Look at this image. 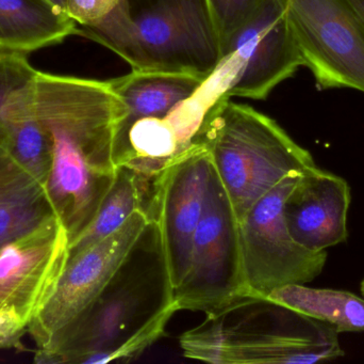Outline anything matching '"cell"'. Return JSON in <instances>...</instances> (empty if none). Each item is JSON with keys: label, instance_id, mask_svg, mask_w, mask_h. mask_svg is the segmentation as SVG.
<instances>
[{"label": "cell", "instance_id": "6da1fadb", "mask_svg": "<svg viewBox=\"0 0 364 364\" xmlns=\"http://www.w3.org/2000/svg\"><path fill=\"white\" fill-rule=\"evenodd\" d=\"M36 115L53 145L47 192L72 243L93 222L114 181L121 100L109 80L38 71Z\"/></svg>", "mask_w": 364, "mask_h": 364}, {"label": "cell", "instance_id": "7a4b0ae2", "mask_svg": "<svg viewBox=\"0 0 364 364\" xmlns=\"http://www.w3.org/2000/svg\"><path fill=\"white\" fill-rule=\"evenodd\" d=\"M177 310L159 227L149 222L114 277L55 345L34 363L102 364L138 358Z\"/></svg>", "mask_w": 364, "mask_h": 364}, {"label": "cell", "instance_id": "3957f363", "mask_svg": "<svg viewBox=\"0 0 364 364\" xmlns=\"http://www.w3.org/2000/svg\"><path fill=\"white\" fill-rule=\"evenodd\" d=\"M179 346L186 358L214 364H312L344 355L333 327L252 295L205 313Z\"/></svg>", "mask_w": 364, "mask_h": 364}, {"label": "cell", "instance_id": "277c9868", "mask_svg": "<svg viewBox=\"0 0 364 364\" xmlns=\"http://www.w3.org/2000/svg\"><path fill=\"white\" fill-rule=\"evenodd\" d=\"M78 29L134 71L208 79L224 58L208 0H119L102 21Z\"/></svg>", "mask_w": 364, "mask_h": 364}, {"label": "cell", "instance_id": "5b68a950", "mask_svg": "<svg viewBox=\"0 0 364 364\" xmlns=\"http://www.w3.org/2000/svg\"><path fill=\"white\" fill-rule=\"evenodd\" d=\"M207 149L239 222L284 177L318 167L275 120L230 98L212 113Z\"/></svg>", "mask_w": 364, "mask_h": 364}, {"label": "cell", "instance_id": "8992f818", "mask_svg": "<svg viewBox=\"0 0 364 364\" xmlns=\"http://www.w3.org/2000/svg\"><path fill=\"white\" fill-rule=\"evenodd\" d=\"M247 295L239 219L211 164L190 266L174 290L175 305L178 311L209 313Z\"/></svg>", "mask_w": 364, "mask_h": 364}, {"label": "cell", "instance_id": "52a82bcc", "mask_svg": "<svg viewBox=\"0 0 364 364\" xmlns=\"http://www.w3.org/2000/svg\"><path fill=\"white\" fill-rule=\"evenodd\" d=\"M299 175L284 177L239 222L244 274L252 296L267 297L289 284H309L326 264V251L299 245L284 220V201Z\"/></svg>", "mask_w": 364, "mask_h": 364}, {"label": "cell", "instance_id": "ba28073f", "mask_svg": "<svg viewBox=\"0 0 364 364\" xmlns=\"http://www.w3.org/2000/svg\"><path fill=\"white\" fill-rule=\"evenodd\" d=\"M153 219L136 212L119 230L70 256L53 296L28 326L36 353L50 350L95 301Z\"/></svg>", "mask_w": 364, "mask_h": 364}, {"label": "cell", "instance_id": "9c48e42d", "mask_svg": "<svg viewBox=\"0 0 364 364\" xmlns=\"http://www.w3.org/2000/svg\"><path fill=\"white\" fill-rule=\"evenodd\" d=\"M228 98L264 100L304 66L282 0H262L254 14L223 45Z\"/></svg>", "mask_w": 364, "mask_h": 364}, {"label": "cell", "instance_id": "30bf717a", "mask_svg": "<svg viewBox=\"0 0 364 364\" xmlns=\"http://www.w3.org/2000/svg\"><path fill=\"white\" fill-rule=\"evenodd\" d=\"M318 89L364 93V36L342 0H282Z\"/></svg>", "mask_w": 364, "mask_h": 364}, {"label": "cell", "instance_id": "8fae6325", "mask_svg": "<svg viewBox=\"0 0 364 364\" xmlns=\"http://www.w3.org/2000/svg\"><path fill=\"white\" fill-rule=\"evenodd\" d=\"M70 256V237L59 216L0 247V310L29 326L48 303Z\"/></svg>", "mask_w": 364, "mask_h": 364}, {"label": "cell", "instance_id": "7c38bea8", "mask_svg": "<svg viewBox=\"0 0 364 364\" xmlns=\"http://www.w3.org/2000/svg\"><path fill=\"white\" fill-rule=\"evenodd\" d=\"M211 164L209 151L198 150L166 169L160 180L155 220L174 290L190 266Z\"/></svg>", "mask_w": 364, "mask_h": 364}, {"label": "cell", "instance_id": "4fadbf2b", "mask_svg": "<svg viewBox=\"0 0 364 364\" xmlns=\"http://www.w3.org/2000/svg\"><path fill=\"white\" fill-rule=\"evenodd\" d=\"M350 205L346 180L316 167L299 175L284 204L291 236L311 250L326 251L346 241Z\"/></svg>", "mask_w": 364, "mask_h": 364}, {"label": "cell", "instance_id": "5bb4252c", "mask_svg": "<svg viewBox=\"0 0 364 364\" xmlns=\"http://www.w3.org/2000/svg\"><path fill=\"white\" fill-rule=\"evenodd\" d=\"M53 215L46 186L14 157L0 130V247Z\"/></svg>", "mask_w": 364, "mask_h": 364}, {"label": "cell", "instance_id": "9a60e30c", "mask_svg": "<svg viewBox=\"0 0 364 364\" xmlns=\"http://www.w3.org/2000/svg\"><path fill=\"white\" fill-rule=\"evenodd\" d=\"M77 34L76 23L48 0H0V51L29 55Z\"/></svg>", "mask_w": 364, "mask_h": 364}, {"label": "cell", "instance_id": "2e32d148", "mask_svg": "<svg viewBox=\"0 0 364 364\" xmlns=\"http://www.w3.org/2000/svg\"><path fill=\"white\" fill-rule=\"evenodd\" d=\"M159 187L160 181L117 167L114 181L93 222L70 243V258L119 230L136 212H146L156 219Z\"/></svg>", "mask_w": 364, "mask_h": 364}, {"label": "cell", "instance_id": "e0dca14e", "mask_svg": "<svg viewBox=\"0 0 364 364\" xmlns=\"http://www.w3.org/2000/svg\"><path fill=\"white\" fill-rule=\"evenodd\" d=\"M207 79L181 73L134 71L109 80L122 104L119 122L164 115L192 96Z\"/></svg>", "mask_w": 364, "mask_h": 364}, {"label": "cell", "instance_id": "ac0fdd59", "mask_svg": "<svg viewBox=\"0 0 364 364\" xmlns=\"http://www.w3.org/2000/svg\"><path fill=\"white\" fill-rule=\"evenodd\" d=\"M267 298L333 327L338 333L364 331V298L346 291L289 284Z\"/></svg>", "mask_w": 364, "mask_h": 364}, {"label": "cell", "instance_id": "d6986e66", "mask_svg": "<svg viewBox=\"0 0 364 364\" xmlns=\"http://www.w3.org/2000/svg\"><path fill=\"white\" fill-rule=\"evenodd\" d=\"M14 157L46 186L53 164L50 137L38 115L10 125L0 126Z\"/></svg>", "mask_w": 364, "mask_h": 364}, {"label": "cell", "instance_id": "ffe728a7", "mask_svg": "<svg viewBox=\"0 0 364 364\" xmlns=\"http://www.w3.org/2000/svg\"><path fill=\"white\" fill-rule=\"evenodd\" d=\"M262 0H208L222 46L229 36L250 19Z\"/></svg>", "mask_w": 364, "mask_h": 364}, {"label": "cell", "instance_id": "44dd1931", "mask_svg": "<svg viewBox=\"0 0 364 364\" xmlns=\"http://www.w3.org/2000/svg\"><path fill=\"white\" fill-rule=\"evenodd\" d=\"M119 2V0H64V11L78 27H90L102 21Z\"/></svg>", "mask_w": 364, "mask_h": 364}, {"label": "cell", "instance_id": "7402d4cb", "mask_svg": "<svg viewBox=\"0 0 364 364\" xmlns=\"http://www.w3.org/2000/svg\"><path fill=\"white\" fill-rule=\"evenodd\" d=\"M28 325L13 310H0V350L18 348Z\"/></svg>", "mask_w": 364, "mask_h": 364}, {"label": "cell", "instance_id": "603a6c76", "mask_svg": "<svg viewBox=\"0 0 364 364\" xmlns=\"http://www.w3.org/2000/svg\"><path fill=\"white\" fill-rule=\"evenodd\" d=\"M354 17L364 36V0H342Z\"/></svg>", "mask_w": 364, "mask_h": 364}, {"label": "cell", "instance_id": "cb8c5ba5", "mask_svg": "<svg viewBox=\"0 0 364 364\" xmlns=\"http://www.w3.org/2000/svg\"><path fill=\"white\" fill-rule=\"evenodd\" d=\"M51 4H55L58 8L61 9L62 11H64V0H48ZM65 12V11H64Z\"/></svg>", "mask_w": 364, "mask_h": 364}, {"label": "cell", "instance_id": "d4e9b609", "mask_svg": "<svg viewBox=\"0 0 364 364\" xmlns=\"http://www.w3.org/2000/svg\"><path fill=\"white\" fill-rule=\"evenodd\" d=\"M361 293H363V295L364 296V280L363 281V284H361Z\"/></svg>", "mask_w": 364, "mask_h": 364}]
</instances>
